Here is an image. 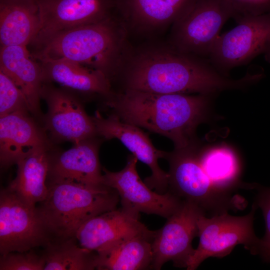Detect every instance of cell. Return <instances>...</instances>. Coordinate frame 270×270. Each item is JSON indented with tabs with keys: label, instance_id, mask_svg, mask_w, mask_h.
I'll list each match as a JSON object with an SVG mask.
<instances>
[{
	"label": "cell",
	"instance_id": "1",
	"mask_svg": "<svg viewBox=\"0 0 270 270\" xmlns=\"http://www.w3.org/2000/svg\"><path fill=\"white\" fill-rule=\"evenodd\" d=\"M122 72L126 89L158 94L214 95L244 89L255 80L250 73L232 79L208 58L181 52L168 42L132 50Z\"/></svg>",
	"mask_w": 270,
	"mask_h": 270
},
{
	"label": "cell",
	"instance_id": "2",
	"mask_svg": "<svg viewBox=\"0 0 270 270\" xmlns=\"http://www.w3.org/2000/svg\"><path fill=\"white\" fill-rule=\"evenodd\" d=\"M128 34L124 20L113 14L98 22L38 34L30 44L31 54L38 61H74L100 70L110 79L122 72L132 50Z\"/></svg>",
	"mask_w": 270,
	"mask_h": 270
},
{
	"label": "cell",
	"instance_id": "3",
	"mask_svg": "<svg viewBox=\"0 0 270 270\" xmlns=\"http://www.w3.org/2000/svg\"><path fill=\"white\" fill-rule=\"evenodd\" d=\"M212 95L158 94L126 89L108 102L122 120L165 136L175 149L194 146Z\"/></svg>",
	"mask_w": 270,
	"mask_h": 270
},
{
	"label": "cell",
	"instance_id": "4",
	"mask_svg": "<svg viewBox=\"0 0 270 270\" xmlns=\"http://www.w3.org/2000/svg\"><path fill=\"white\" fill-rule=\"evenodd\" d=\"M47 186L48 194L36 208L51 239L76 238L84 222L117 208L120 200L117 192L104 184L62 182Z\"/></svg>",
	"mask_w": 270,
	"mask_h": 270
},
{
	"label": "cell",
	"instance_id": "5",
	"mask_svg": "<svg viewBox=\"0 0 270 270\" xmlns=\"http://www.w3.org/2000/svg\"><path fill=\"white\" fill-rule=\"evenodd\" d=\"M170 163V191L182 200L191 201L210 216L244 207V198L218 190L202 168L194 146L167 152Z\"/></svg>",
	"mask_w": 270,
	"mask_h": 270
},
{
	"label": "cell",
	"instance_id": "6",
	"mask_svg": "<svg viewBox=\"0 0 270 270\" xmlns=\"http://www.w3.org/2000/svg\"><path fill=\"white\" fill-rule=\"evenodd\" d=\"M257 208L254 202L250 212L244 216H232L228 212L210 217L201 215L198 220V245L189 259L186 269L196 270L210 257L224 258L238 244L256 255L260 238L255 234L253 224Z\"/></svg>",
	"mask_w": 270,
	"mask_h": 270
},
{
	"label": "cell",
	"instance_id": "7",
	"mask_svg": "<svg viewBox=\"0 0 270 270\" xmlns=\"http://www.w3.org/2000/svg\"><path fill=\"white\" fill-rule=\"evenodd\" d=\"M235 21L236 26L218 36L208 58L226 76L259 56L270 63V12L241 17Z\"/></svg>",
	"mask_w": 270,
	"mask_h": 270
},
{
	"label": "cell",
	"instance_id": "8",
	"mask_svg": "<svg viewBox=\"0 0 270 270\" xmlns=\"http://www.w3.org/2000/svg\"><path fill=\"white\" fill-rule=\"evenodd\" d=\"M232 16L224 0H197L172 24L168 43L181 52L208 58L222 28Z\"/></svg>",
	"mask_w": 270,
	"mask_h": 270
},
{
	"label": "cell",
	"instance_id": "9",
	"mask_svg": "<svg viewBox=\"0 0 270 270\" xmlns=\"http://www.w3.org/2000/svg\"><path fill=\"white\" fill-rule=\"evenodd\" d=\"M50 236L36 208L23 202L8 188L0 192V254L44 246Z\"/></svg>",
	"mask_w": 270,
	"mask_h": 270
},
{
	"label": "cell",
	"instance_id": "10",
	"mask_svg": "<svg viewBox=\"0 0 270 270\" xmlns=\"http://www.w3.org/2000/svg\"><path fill=\"white\" fill-rule=\"evenodd\" d=\"M206 212L195 203L182 200L180 208L164 226L156 230L152 242V261L150 268L159 270L168 261L178 268H186L194 249L192 241L198 236V220Z\"/></svg>",
	"mask_w": 270,
	"mask_h": 270
},
{
	"label": "cell",
	"instance_id": "11",
	"mask_svg": "<svg viewBox=\"0 0 270 270\" xmlns=\"http://www.w3.org/2000/svg\"><path fill=\"white\" fill-rule=\"evenodd\" d=\"M137 160L134 155L130 156L124 168L117 172L104 168L102 184L117 192L123 208L138 214L168 218L180 208L182 200L170 190L164 194L152 191L138 174Z\"/></svg>",
	"mask_w": 270,
	"mask_h": 270
},
{
	"label": "cell",
	"instance_id": "12",
	"mask_svg": "<svg viewBox=\"0 0 270 270\" xmlns=\"http://www.w3.org/2000/svg\"><path fill=\"white\" fill-rule=\"evenodd\" d=\"M92 118L96 134L106 139L118 140L138 160L150 168L152 174L144 180L146 184L158 193L166 192L169 176L160 167L158 160L165 158L167 152L156 149L147 134L138 126L122 120L116 115L105 118L97 112Z\"/></svg>",
	"mask_w": 270,
	"mask_h": 270
},
{
	"label": "cell",
	"instance_id": "13",
	"mask_svg": "<svg viewBox=\"0 0 270 270\" xmlns=\"http://www.w3.org/2000/svg\"><path fill=\"white\" fill-rule=\"evenodd\" d=\"M150 230L140 220V214L122 207L96 216L78 229L76 238L79 244L90 250H100L126 239L138 236L154 238Z\"/></svg>",
	"mask_w": 270,
	"mask_h": 270
},
{
	"label": "cell",
	"instance_id": "14",
	"mask_svg": "<svg viewBox=\"0 0 270 270\" xmlns=\"http://www.w3.org/2000/svg\"><path fill=\"white\" fill-rule=\"evenodd\" d=\"M48 104L46 126L57 139L74 144L96 134L92 119L78 100L65 90L42 86V97Z\"/></svg>",
	"mask_w": 270,
	"mask_h": 270
},
{
	"label": "cell",
	"instance_id": "15",
	"mask_svg": "<svg viewBox=\"0 0 270 270\" xmlns=\"http://www.w3.org/2000/svg\"><path fill=\"white\" fill-rule=\"evenodd\" d=\"M37 3L41 22L38 34L98 22L113 15L116 8L115 0H37Z\"/></svg>",
	"mask_w": 270,
	"mask_h": 270
},
{
	"label": "cell",
	"instance_id": "16",
	"mask_svg": "<svg viewBox=\"0 0 270 270\" xmlns=\"http://www.w3.org/2000/svg\"><path fill=\"white\" fill-rule=\"evenodd\" d=\"M197 0H115L128 31L150 35L166 28Z\"/></svg>",
	"mask_w": 270,
	"mask_h": 270
},
{
	"label": "cell",
	"instance_id": "17",
	"mask_svg": "<svg viewBox=\"0 0 270 270\" xmlns=\"http://www.w3.org/2000/svg\"><path fill=\"white\" fill-rule=\"evenodd\" d=\"M90 139L74 144L54 158L50 157L46 185L62 182L104 184L98 144Z\"/></svg>",
	"mask_w": 270,
	"mask_h": 270
},
{
	"label": "cell",
	"instance_id": "18",
	"mask_svg": "<svg viewBox=\"0 0 270 270\" xmlns=\"http://www.w3.org/2000/svg\"><path fill=\"white\" fill-rule=\"evenodd\" d=\"M0 70L8 76L24 94L28 110L39 111L43 82L40 63L27 46H0Z\"/></svg>",
	"mask_w": 270,
	"mask_h": 270
},
{
	"label": "cell",
	"instance_id": "19",
	"mask_svg": "<svg viewBox=\"0 0 270 270\" xmlns=\"http://www.w3.org/2000/svg\"><path fill=\"white\" fill-rule=\"evenodd\" d=\"M40 28L37 0H0V46H27Z\"/></svg>",
	"mask_w": 270,
	"mask_h": 270
},
{
	"label": "cell",
	"instance_id": "20",
	"mask_svg": "<svg viewBox=\"0 0 270 270\" xmlns=\"http://www.w3.org/2000/svg\"><path fill=\"white\" fill-rule=\"evenodd\" d=\"M44 81L56 82L78 91L112 95L110 79L102 72L66 59L38 61Z\"/></svg>",
	"mask_w": 270,
	"mask_h": 270
},
{
	"label": "cell",
	"instance_id": "21",
	"mask_svg": "<svg viewBox=\"0 0 270 270\" xmlns=\"http://www.w3.org/2000/svg\"><path fill=\"white\" fill-rule=\"evenodd\" d=\"M26 112L18 111L0 118V161L8 167L30 149L45 146L44 138Z\"/></svg>",
	"mask_w": 270,
	"mask_h": 270
},
{
	"label": "cell",
	"instance_id": "22",
	"mask_svg": "<svg viewBox=\"0 0 270 270\" xmlns=\"http://www.w3.org/2000/svg\"><path fill=\"white\" fill-rule=\"evenodd\" d=\"M49 162L44 146L30 149L16 163V176L8 188L30 208H36L48 194Z\"/></svg>",
	"mask_w": 270,
	"mask_h": 270
},
{
	"label": "cell",
	"instance_id": "23",
	"mask_svg": "<svg viewBox=\"0 0 270 270\" xmlns=\"http://www.w3.org/2000/svg\"><path fill=\"white\" fill-rule=\"evenodd\" d=\"M152 240L146 236H135L96 252V269L140 270L150 268L153 256Z\"/></svg>",
	"mask_w": 270,
	"mask_h": 270
},
{
	"label": "cell",
	"instance_id": "24",
	"mask_svg": "<svg viewBox=\"0 0 270 270\" xmlns=\"http://www.w3.org/2000/svg\"><path fill=\"white\" fill-rule=\"evenodd\" d=\"M200 164L214 186L232 194L236 188L254 189V184H244L240 179V164L236 154L224 146L198 152Z\"/></svg>",
	"mask_w": 270,
	"mask_h": 270
},
{
	"label": "cell",
	"instance_id": "25",
	"mask_svg": "<svg viewBox=\"0 0 270 270\" xmlns=\"http://www.w3.org/2000/svg\"><path fill=\"white\" fill-rule=\"evenodd\" d=\"M44 270H92L96 269V252L81 246L76 238L51 239L44 246Z\"/></svg>",
	"mask_w": 270,
	"mask_h": 270
},
{
	"label": "cell",
	"instance_id": "26",
	"mask_svg": "<svg viewBox=\"0 0 270 270\" xmlns=\"http://www.w3.org/2000/svg\"><path fill=\"white\" fill-rule=\"evenodd\" d=\"M28 110V103L22 92L8 76L0 70V118L14 112H27Z\"/></svg>",
	"mask_w": 270,
	"mask_h": 270
},
{
	"label": "cell",
	"instance_id": "27",
	"mask_svg": "<svg viewBox=\"0 0 270 270\" xmlns=\"http://www.w3.org/2000/svg\"><path fill=\"white\" fill-rule=\"evenodd\" d=\"M254 189L256 190L254 203L262 210L266 224V233L260 240L256 255L270 264V187L254 184Z\"/></svg>",
	"mask_w": 270,
	"mask_h": 270
},
{
	"label": "cell",
	"instance_id": "28",
	"mask_svg": "<svg viewBox=\"0 0 270 270\" xmlns=\"http://www.w3.org/2000/svg\"><path fill=\"white\" fill-rule=\"evenodd\" d=\"M45 264L43 254H37L34 249L10 252L0 258V270H44Z\"/></svg>",
	"mask_w": 270,
	"mask_h": 270
},
{
	"label": "cell",
	"instance_id": "29",
	"mask_svg": "<svg viewBox=\"0 0 270 270\" xmlns=\"http://www.w3.org/2000/svg\"><path fill=\"white\" fill-rule=\"evenodd\" d=\"M231 8L232 18L270 12V0H224Z\"/></svg>",
	"mask_w": 270,
	"mask_h": 270
}]
</instances>
